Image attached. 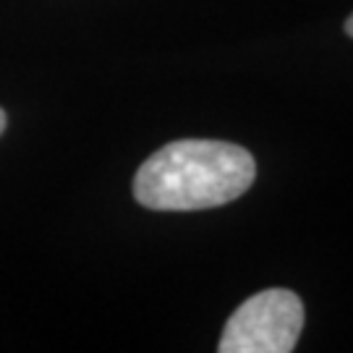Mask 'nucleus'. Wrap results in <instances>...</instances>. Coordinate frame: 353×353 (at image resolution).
<instances>
[{
  "label": "nucleus",
  "mask_w": 353,
  "mask_h": 353,
  "mask_svg": "<svg viewBox=\"0 0 353 353\" xmlns=\"http://www.w3.org/2000/svg\"><path fill=\"white\" fill-rule=\"evenodd\" d=\"M252 152L217 139H178L150 154L134 176V199L154 212H199L252 189Z\"/></svg>",
  "instance_id": "nucleus-1"
},
{
  "label": "nucleus",
  "mask_w": 353,
  "mask_h": 353,
  "mask_svg": "<svg viewBox=\"0 0 353 353\" xmlns=\"http://www.w3.org/2000/svg\"><path fill=\"white\" fill-rule=\"evenodd\" d=\"M303 301L288 288H267L225 322L220 353H290L301 338Z\"/></svg>",
  "instance_id": "nucleus-2"
},
{
  "label": "nucleus",
  "mask_w": 353,
  "mask_h": 353,
  "mask_svg": "<svg viewBox=\"0 0 353 353\" xmlns=\"http://www.w3.org/2000/svg\"><path fill=\"white\" fill-rule=\"evenodd\" d=\"M6 126H8V115H6V110L0 108V137H3V131H6Z\"/></svg>",
  "instance_id": "nucleus-3"
},
{
  "label": "nucleus",
  "mask_w": 353,
  "mask_h": 353,
  "mask_svg": "<svg viewBox=\"0 0 353 353\" xmlns=\"http://www.w3.org/2000/svg\"><path fill=\"white\" fill-rule=\"evenodd\" d=\"M345 34L353 39V13L348 16V19H345Z\"/></svg>",
  "instance_id": "nucleus-4"
}]
</instances>
